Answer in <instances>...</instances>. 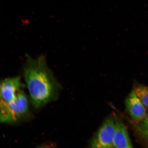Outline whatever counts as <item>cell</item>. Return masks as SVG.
Returning <instances> with one entry per match:
<instances>
[{"instance_id": "4", "label": "cell", "mask_w": 148, "mask_h": 148, "mask_svg": "<svg viewBox=\"0 0 148 148\" xmlns=\"http://www.w3.org/2000/svg\"><path fill=\"white\" fill-rule=\"evenodd\" d=\"M24 86L19 76L9 77L1 80L0 87V103L9 102L16 97Z\"/></svg>"}, {"instance_id": "1", "label": "cell", "mask_w": 148, "mask_h": 148, "mask_svg": "<svg viewBox=\"0 0 148 148\" xmlns=\"http://www.w3.org/2000/svg\"><path fill=\"white\" fill-rule=\"evenodd\" d=\"M23 72L29 101L34 108H41L58 99L62 87L44 55L36 58L27 55Z\"/></svg>"}, {"instance_id": "2", "label": "cell", "mask_w": 148, "mask_h": 148, "mask_svg": "<svg viewBox=\"0 0 148 148\" xmlns=\"http://www.w3.org/2000/svg\"><path fill=\"white\" fill-rule=\"evenodd\" d=\"M30 116L28 100L23 89L8 103L0 104L1 123H17L27 120Z\"/></svg>"}, {"instance_id": "8", "label": "cell", "mask_w": 148, "mask_h": 148, "mask_svg": "<svg viewBox=\"0 0 148 148\" xmlns=\"http://www.w3.org/2000/svg\"><path fill=\"white\" fill-rule=\"evenodd\" d=\"M140 131L148 140V113L142 121L140 125Z\"/></svg>"}, {"instance_id": "3", "label": "cell", "mask_w": 148, "mask_h": 148, "mask_svg": "<svg viewBox=\"0 0 148 148\" xmlns=\"http://www.w3.org/2000/svg\"><path fill=\"white\" fill-rule=\"evenodd\" d=\"M114 116H109L105 119L92 138L90 147L114 148L113 140L115 131Z\"/></svg>"}, {"instance_id": "5", "label": "cell", "mask_w": 148, "mask_h": 148, "mask_svg": "<svg viewBox=\"0 0 148 148\" xmlns=\"http://www.w3.org/2000/svg\"><path fill=\"white\" fill-rule=\"evenodd\" d=\"M127 113L134 121L141 122L147 115L146 107L132 90L127 96L125 101Z\"/></svg>"}, {"instance_id": "6", "label": "cell", "mask_w": 148, "mask_h": 148, "mask_svg": "<svg viewBox=\"0 0 148 148\" xmlns=\"http://www.w3.org/2000/svg\"><path fill=\"white\" fill-rule=\"evenodd\" d=\"M115 131L113 140L114 148L133 147L126 127L117 116H114Z\"/></svg>"}, {"instance_id": "7", "label": "cell", "mask_w": 148, "mask_h": 148, "mask_svg": "<svg viewBox=\"0 0 148 148\" xmlns=\"http://www.w3.org/2000/svg\"><path fill=\"white\" fill-rule=\"evenodd\" d=\"M133 90L143 103L148 108V86L140 84H135Z\"/></svg>"}]
</instances>
